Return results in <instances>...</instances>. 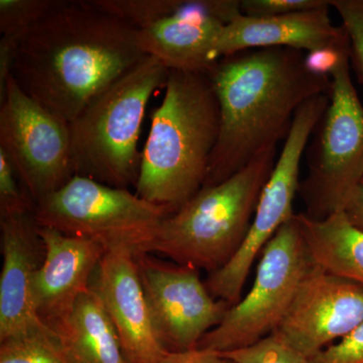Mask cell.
<instances>
[{
	"mask_svg": "<svg viewBox=\"0 0 363 363\" xmlns=\"http://www.w3.org/2000/svg\"><path fill=\"white\" fill-rule=\"evenodd\" d=\"M330 0H241L243 16L252 18L284 16L312 9L330 7Z\"/></svg>",
	"mask_w": 363,
	"mask_h": 363,
	"instance_id": "cell-26",
	"label": "cell"
},
{
	"mask_svg": "<svg viewBox=\"0 0 363 363\" xmlns=\"http://www.w3.org/2000/svg\"><path fill=\"white\" fill-rule=\"evenodd\" d=\"M57 4L58 0H0L1 37L20 43Z\"/></svg>",
	"mask_w": 363,
	"mask_h": 363,
	"instance_id": "cell-22",
	"label": "cell"
},
{
	"mask_svg": "<svg viewBox=\"0 0 363 363\" xmlns=\"http://www.w3.org/2000/svg\"><path fill=\"white\" fill-rule=\"evenodd\" d=\"M240 14L238 0H182L173 16L138 30V43L169 71L208 73L215 43Z\"/></svg>",
	"mask_w": 363,
	"mask_h": 363,
	"instance_id": "cell-13",
	"label": "cell"
},
{
	"mask_svg": "<svg viewBox=\"0 0 363 363\" xmlns=\"http://www.w3.org/2000/svg\"><path fill=\"white\" fill-rule=\"evenodd\" d=\"M152 326L168 352L198 348L205 334L221 323L231 305L215 298L199 269L135 253Z\"/></svg>",
	"mask_w": 363,
	"mask_h": 363,
	"instance_id": "cell-11",
	"label": "cell"
},
{
	"mask_svg": "<svg viewBox=\"0 0 363 363\" xmlns=\"http://www.w3.org/2000/svg\"><path fill=\"white\" fill-rule=\"evenodd\" d=\"M0 150L35 204L75 176L70 123L26 95L13 76L0 100Z\"/></svg>",
	"mask_w": 363,
	"mask_h": 363,
	"instance_id": "cell-10",
	"label": "cell"
},
{
	"mask_svg": "<svg viewBox=\"0 0 363 363\" xmlns=\"http://www.w3.org/2000/svg\"><path fill=\"white\" fill-rule=\"evenodd\" d=\"M145 57L138 30L93 0H58L21 40L13 76L26 95L72 123Z\"/></svg>",
	"mask_w": 363,
	"mask_h": 363,
	"instance_id": "cell-1",
	"label": "cell"
},
{
	"mask_svg": "<svg viewBox=\"0 0 363 363\" xmlns=\"http://www.w3.org/2000/svg\"><path fill=\"white\" fill-rule=\"evenodd\" d=\"M305 52L291 48L247 50L210 69L220 128L203 187L222 183L277 147L301 105L330 92L331 78L310 73Z\"/></svg>",
	"mask_w": 363,
	"mask_h": 363,
	"instance_id": "cell-2",
	"label": "cell"
},
{
	"mask_svg": "<svg viewBox=\"0 0 363 363\" xmlns=\"http://www.w3.org/2000/svg\"><path fill=\"white\" fill-rule=\"evenodd\" d=\"M220 354L240 363H309L307 357L274 335L267 336L245 350Z\"/></svg>",
	"mask_w": 363,
	"mask_h": 363,
	"instance_id": "cell-23",
	"label": "cell"
},
{
	"mask_svg": "<svg viewBox=\"0 0 363 363\" xmlns=\"http://www.w3.org/2000/svg\"><path fill=\"white\" fill-rule=\"evenodd\" d=\"M45 259L33 281V298L40 321L56 332L73 312L106 248L96 241L38 225Z\"/></svg>",
	"mask_w": 363,
	"mask_h": 363,
	"instance_id": "cell-15",
	"label": "cell"
},
{
	"mask_svg": "<svg viewBox=\"0 0 363 363\" xmlns=\"http://www.w3.org/2000/svg\"><path fill=\"white\" fill-rule=\"evenodd\" d=\"M309 363H363V322L354 330L317 354Z\"/></svg>",
	"mask_w": 363,
	"mask_h": 363,
	"instance_id": "cell-28",
	"label": "cell"
},
{
	"mask_svg": "<svg viewBox=\"0 0 363 363\" xmlns=\"http://www.w3.org/2000/svg\"><path fill=\"white\" fill-rule=\"evenodd\" d=\"M107 13L136 30H145L173 16L182 0H93Z\"/></svg>",
	"mask_w": 363,
	"mask_h": 363,
	"instance_id": "cell-21",
	"label": "cell"
},
{
	"mask_svg": "<svg viewBox=\"0 0 363 363\" xmlns=\"http://www.w3.org/2000/svg\"><path fill=\"white\" fill-rule=\"evenodd\" d=\"M276 155L277 147L267 150L227 180L200 189L166 217L147 252L209 274L225 267L247 238Z\"/></svg>",
	"mask_w": 363,
	"mask_h": 363,
	"instance_id": "cell-4",
	"label": "cell"
},
{
	"mask_svg": "<svg viewBox=\"0 0 363 363\" xmlns=\"http://www.w3.org/2000/svg\"><path fill=\"white\" fill-rule=\"evenodd\" d=\"M135 252L119 247L105 252L90 288L101 301L130 363H157L168 351L154 330Z\"/></svg>",
	"mask_w": 363,
	"mask_h": 363,
	"instance_id": "cell-14",
	"label": "cell"
},
{
	"mask_svg": "<svg viewBox=\"0 0 363 363\" xmlns=\"http://www.w3.org/2000/svg\"><path fill=\"white\" fill-rule=\"evenodd\" d=\"M313 259L327 272L363 286V231L353 226L344 212L316 220L296 214Z\"/></svg>",
	"mask_w": 363,
	"mask_h": 363,
	"instance_id": "cell-19",
	"label": "cell"
},
{
	"mask_svg": "<svg viewBox=\"0 0 363 363\" xmlns=\"http://www.w3.org/2000/svg\"><path fill=\"white\" fill-rule=\"evenodd\" d=\"M330 102L315 128L308 175L300 183L307 216L343 212L363 180V104L350 74V56L331 76Z\"/></svg>",
	"mask_w": 363,
	"mask_h": 363,
	"instance_id": "cell-7",
	"label": "cell"
},
{
	"mask_svg": "<svg viewBox=\"0 0 363 363\" xmlns=\"http://www.w3.org/2000/svg\"><path fill=\"white\" fill-rule=\"evenodd\" d=\"M315 264L295 214L260 253L250 292L231 306L218 326L205 334L198 348L233 352L272 335L292 304L298 286Z\"/></svg>",
	"mask_w": 363,
	"mask_h": 363,
	"instance_id": "cell-8",
	"label": "cell"
},
{
	"mask_svg": "<svg viewBox=\"0 0 363 363\" xmlns=\"http://www.w3.org/2000/svg\"><path fill=\"white\" fill-rule=\"evenodd\" d=\"M169 214L166 208L128 189L79 175L38 202L33 210L39 226L96 241L106 250L125 247L135 253L147 252Z\"/></svg>",
	"mask_w": 363,
	"mask_h": 363,
	"instance_id": "cell-6",
	"label": "cell"
},
{
	"mask_svg": "<svg viewBox=\"0 0 363 363\" xmlns=\"http://www.w3.org/2000/svg\"><path fill=\"white\" fill-rule=\"evenodd\" d=\"M157 363H240L214 351L196 350L169 352Z\"/></svg>",
	"mask_w": 363,
	"mask_h": 363,
	"instance_id": "cell-29",
	"label": "cell"
},
{
	"mask_svg": "<svg viewBox=\"0 0 363 363\" xmlns=\"http://www.w3.org/2000/svg\"><path fill=\"white\" fill-rule=\"evenodd\" d=\"M329 7L284 14L252 18L240 14L224 26L214 44L210 60H219L247 50L291 48L309 52L334 44L346 35L342 26L332 23Z\"/></svg>",
	"mask_w": 363,
	"mask_h": 363,
	"instance_id": "cell-17",
	"label": "cell"
},
{
	"mask_svg": "<svg viewBox=\"0 0 363 363\" xmlns=\"http://www.w3.org/2000/svg\"><path fill=\"white\" fill-rule=\"evenodd\" d=\"M35 202L21 187L13 167L0 150V217L33 213Z\"/></svg>",
	"mask_w": 363,
	"mask_h": 363,
	"instance_id": "cell-25",
	"label": "cell"
},
{
	"mask_svg": "<svg viewBox=\"0 0 363 363\" xmlns=\"http://www.w3.org/2000/svg\"><path fill=\"white\" fill-rule=\"evenodd\" d=\"M363 322V286L315 264L272 335L310 358Z\"/></svg>",
	"mask_w": 363,
	"mask_h": 363,
	"instance_id": "cell-12",
	"label": "cell"
},
{
	"mask_svg": "<svg viewBox=\"0 0 363 363\" xmlns=\"http://www.w3.org/2000/svg\"><path fill=\"white\" fill-rule=\"evenodd\" d=\"M343 212L353 226L363 231V184L355 189Z\"/></svg>",
	"mask_w": 363,
	"mask_h": 363,
	"instance_id": "cell-30",
	"label": "cell"
},
{
	"mask_svg": "<svg viewBox=\"0 0 363 363\" xmlns=\"http://www.w3.org/2000/svg\"><path fill=\"white\" fill-rule=\"evenodd\" d=\"M56 333L72 363H130L111 318L90 286Z\"/></svg>",
	"mask_w": 363,
	"mask_h": 363,
	"instance_id": "cell-18",
	"label": "cell"
},
{
	"mask_svg": "<svg viewBox=\"0 0 363 363\" xmlns=\"http://www.w3.org/2000/svg\"><path fill=\"white\" fill-rule=\"evenodd\" d=\"M169 73L156 58L145 57L91 100L70 123L75 175L111 187H135L145 109L155 91L166 87Z\"/></svg>",
	"mask_w": 363,
	"mask_h": 363,
	"instance_id": "cell-5",
	"label": "cell"
},
{
	"mask_svg": "<svg viewBox=\"0 0 363 363\" xmlns=\"http://www.w3.org/2000/svg\"><path fill=\"white\" fill-rule=\"evenodd\" d=\"M0 341L44 328L33 298V281L45 259V245L33 213L0 217Z\"/></svg>",
	"mask_w": 363,
	"mask_h": 363,
	"instance_id": "cell-16",
	"label": "cell"
},
{
	"mask_svg": "<svg viewBox=\"0 0 363 363\" xmlns=\"http://www.w3.org/2000/svg\"><path fill=\"white\" fill-rule=\"evenodd\" d=\"M142 150L136 195L174 213L203 187L220 128L207 73L169 71Z\"/></svg>",
	"mask_w": 363,
	"mask_h": 363,
	"instance_id": "cell-3",
	"label": "cell"
},
{
	"mask_svg": "<svg viewBox=\"0 0 363 363\" xmlns=\"http://www.w3.org/2000/svg\"><path fill=\"white\" fill-rule=\"evenodd\" d=\"M350 42V63L363 84V0H330Z\"/></svg>",
	"mask_w": 363,
	"mask_h": 363,
	"instance_id": "cell-24",
	"label": "cell"
},
{
	"mask_svg": "<svg viewBox=\"0 0 363 363\" xmlns=\"http://www.w3.org/2000/svg\"><path fill=\"white\" fill-rule=\"evenodd\" d=\"M348 56H350V42L346 33L345 37L337 43L306 52L304 65L314 75L331 78L341 62Z\"/></svg>",
	"mask_w": 363,
	"mask_h": 363,
	"instance_id": "cell-27",
	"label": "cell"
},
{
	"mask_svg": "<svg viewBox=\"0 0 363 363\" xmlns=\"http://www.w3.org/2000/svg\"><path fill=\"white\" fill-rule=\"evenodd\" d=\"M330 102V92L307 100L294 116L283 149L260 193L247 238L225 267L209 274L205 285L215 298L231 306L240 302L255 259L267 243L295 215L293 202L300 188V168L306 147Z\"/></svg>",
	"mask_w": 363,
	"mask_h": 363,
	"instance_id": "cell-9",
	"label": "cell"
},
{
	"mask_svg": "<svg viewBox=\"0 0 363 363\" xmlns=\"http://www.w3.org/2000/svg\"><path fill=\"white\" fill-rule=\"evenodd\" d=\"M362 184H363V180H362Z\"/></svg>",
	"mask_w": 363,
	"mask_h": 363,
	"instance_id": "cell-31",
	"label": "cell"
},
{
	"mask_svg": "<svg viewBox=\"0 0 363 363\" xmlns=\"http://www.w3.org/2000/svg\"><path fill=\"white\" fill-rule=\"evenodd\" d=\"M0 363H72L61 338L49 327L0 341Z\"/></svg>",
	"mask_w": 363,
	"mask_h": 363,
	"instance_id": "cell-20",
	"label": "cell"
}]
</instances>
